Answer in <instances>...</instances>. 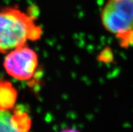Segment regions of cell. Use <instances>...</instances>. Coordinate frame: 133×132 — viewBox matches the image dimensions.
Wrapping results in <instances>:
<instances>
[{
  "mask_svg": "<svg viewBox=\"0 0 133 132\" xmlns=\"http://www.w3.org/2000/svg\"><path fill=\"white\" fill-rule=\"evenodd\" d=\"M18 97V92L9 81L0 79V110L14 109Z\"/></svg>",
  "mask_w": 133,
  "mask_h": 132,
  "instance_id": "4",
  "label": "cell"
},
{
  "mask_svg": "<svg viewBox=\"0 0 133 132\" xmlns=\"http://www.w3.org/2000/svg\"><path fill=\"white\" fill-rule=\"evenodd\" d=\"M42 30L28 14L15 7L0 10V53L40 39Z\"/></svg>",
  "mask_w": 133,
  "mask_h": 132,
  "instance_id": "1",
  "label": "cell"
},
{
  "mask_svg": "<svg viewBox=\"0 0 133 132\" xmlns=\"http://www.w3.org/2000/svg\"><path fill=\"white\" fill-rule=\"evenodd\" d=\"M101 22L117 37L133 30V0H108L101 12Z\"/></svg>",
  "mask_w": 133,
  "mask_h": 132,
  "instance_id": "2",
  "label": "cell"
},
{
  "mask_svg": "<svg viewBox=\"0 0 133 132\" xmlns=\"http://www.w3.org/2000/svg\"><path fill=\"white\" fill-rule=\"evenodd\" d=\"M37 65V53L25 45L8 52L3 61V67L7 74L22 81L29 80L33 76Z\"/></svg>",
  "mask_w": 133,
  "mask_h": 132,
  "instance_id": "3",
  "label": "cell"
},
{
  "mask_svg": "<svg viewBox=\"0 0 133 132\" xmlns=\"http://www.w3.org/2000/svg\"><path fill=\"white\" fill-rule=\"evenodd\" d=\"M12 124L15 132H25L30 130L32 121L26 111L16 109L12 113Z\"/></svg>",
  "mask_w": 133,
  "mask_h": 132,
  "instance_id": "5",
  "label": "cell"
},
{
  "mask_svg": "<svg viewBox=\"0 0 133 132\" xmlns=\"http://www.w3.org/2000/svg\"><path fill=\"white\" fill-rule=\"evenodd\" d=\"M0 131L15 132L12 124V113L10 110H0Z\"/></svg>",
  "mask_w": 133,
  "mask_h": 132,
  "instance_id": "6",
  "label": "cell"
}]
</instances>
